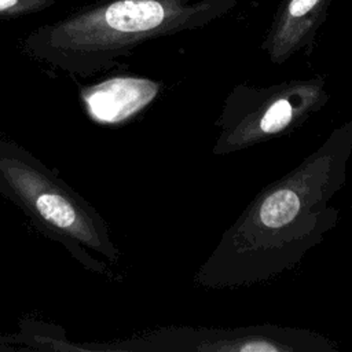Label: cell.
<instances>
[{
  "mask_svg": "<svg viewBox=\"0 0 352 352\" xmlns=\"http://www.w3.org/2000/svg\"><path fill=\"white\" fill-rule=\"evenodd\" d=\"M0 192L77 257L117 256L99 213L60 177L15 142L0 139Z\"/></svg>",
  "mask_w": 352,
  "mask_h": 352,
  "instance_id": "2",
  "label": "cell"
},
{
  "mask_svg": "<svg viewBox=\"0 0 352 352\" xmlns=\"http://www.w3.org/2000/svg\"><path fill=\"white\" fill-rule=\"evenodd\" d=\"M235 6L236 0H102L32 30L22 48L52 67L87 77L146 40L205 26Z\"/></svg>",
  "mask_w": 352,
  "mask_h": 352,
  "instance_id": "1",
  "label": "cell"
},
{
  "mask_svg": "<svg viewBox=\"0 0 352 352\" xmlns=\"http://www.w3.org/2000/svg\"><path fill=\"white\" fill-rule=\"evenodd\" d=\"M158 92V85L146 78L116 77L87 87L82 92L88 114L98 122H121L143 109Z\"/></svg>",
  "mask_w": 352,
  "mask_h": 352,
  "instance_id": "3",
  "label": "cell"
},
{
  "mask_svg": "<svg viewBox=\"0 0 352 352\" xmlns=\"http://www.w3.org/2000/svg\"><path fill=\"white\" fill-rule=\"evenodd\" d=\"M300 210V198L290 188H279L271 192L260 205V221L271 228L290 223Z\"/></svg>",
  "mask_w": 352,
  "mask_h": 352,
  "instance_id": "5",
  "label": "cell"
},
{
  "mask_svg": "<svg viewBox=\"0 0 352 352\" xmlns=\"http://www.w3.org/2000/svg\"><path fill=\"white\" fill-rule=\"evenodd\" d=\"M293 117V107L289 100L279 99L271 104L260 121V129L265 133H275L286 128Z\"/></svg>",
  "mask_w": 352,
  "mask_h": 352,
  "instance_id": "6",
  "label": "cell"
},
{
  "mask_svg": "<svg viewBox=\"0 0 352 352\" xmlns=\"http://www.w3.org/2000/svg\"><path fill=\"white\" fill-rule=\"evenodd\" d=\"M330 0H283L275 14L265 47L275 60L308 44L326 18Z\"/></svg>",
  "mask_w": 352,
  "mask_h": 352,
  "instance_id": "4",
  "label": "cell"
},
{
  "mask_svg": "<svg viewBox=\"0 0 352 352\" xmlns=\"http://www.w3.org/2000/svg\"><path fill=\"white\" fill-rule=\"evenodd\" d=\"M56 0H0V19L25 16L51 7Z\"/></svg>",
  "mask_w": 352,
  "mask_h": 352,
  "instance_id": "7",
  "label": "cell"
}]
</instances>
